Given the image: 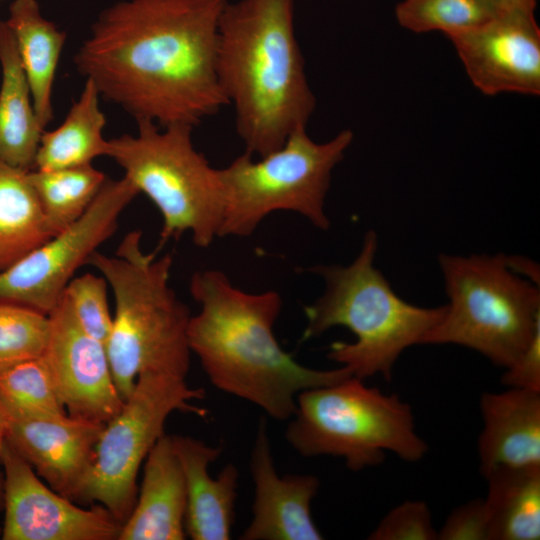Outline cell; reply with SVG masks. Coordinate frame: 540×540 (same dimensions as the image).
<instances>
[{
	"label": "cell",
	"mask_w": 540,
	"mask_h": 540,
	"mask_svg": "<svg viewBox=\"0 0 540 540\" xmlns=\"http://www.w3.org/2000/svg\"><path fill=\"white\" fill-rule=\"evenodd\" d=\"M285 438L303 457L342 458L352 471L381 464L387 451L407 462L428 451L411 406L354 376L300 392Z\"/></svg>",
	"instance_id": "cell-6"
},
{
	"label": "cell",
	"mask_w": 540,
	"mask_h": 540,
	"mask_svg": "<svg viewBox=\"0 0 540 540\" xmlns=\"http://www.w3.org/2000/svg\"><path fill=\"white\" fill-rule=\"evenodd\" d=\"M186 484L172 435L164 434L144 461L135 506L118 540H183Z\"/></svg>",
	"instance_id": "cell-19"
},
{
	"label": "cell",
	"mask_w": 540,
	"mask_h": 540,
	"mask_svg": "<svg viewBox=\"0 0 540 540\" xmlns=\"http://www.w3.org/2000/svg\"><path fill=\"white\" fill-rule=\"evenodd\" d=\"M29 178L51 236L77 221L107 180L92 164L50 171L33 169Z\"/></svg>",
	"instance_id": "cell-25"
},
{
	"label": "cell",
	"mask_w": 540,
	"mask_h": 540,
	"mask_svg": "<svg viewBox=\"0 0 540 540\" xmlns=\"http://www.w3.org/2000/svg\"><path fill=\"white\" fill-rule=\"evenodd\" d=\"M502 383L512 388L540 391V329L520 356L505 368Z\"/></svg>",
	"instance_id": "cell-32"
},
{
	"label": "cell",
	"mask_w": 540,
	"mask_h": 540,
	"mask_svg": "<svg viewBox=\"0 0 540 540\" xmlns=\"http://www.w3.org/2000/svg\"><path fill=\"white\" fill-rule=\"evenodd\" d=\"M29 171L0 161V272L52 237Z\"/></svg>",
	"instance_id": "cell-24"
},
{
	"label": "cell",
	"mask_w": 540,
	"mask_h": 540,
	"mask_svg": "<svg viewBox=\"0 0 540 540\" xmlns=\"http://www.w3.org/2000/svg\"><path fill=\"white\" fill-rule=\"evenodd\" d=\"M4 540H118L122 523L100 504L89 508L45 485L4 441Z\"/></svg>",
	"instance_id": "cell-12"
},
{
	"label": "cell",
	"mask_w": 540,
	"mask_h": 540,
	"mask_svg": "<svg viewBox=\"0 0 540 540\" xmlns=\"http://www.w3.org/2000/svg\"><path fill=\"white\" fill-rule=\"evenodd\" d=\"M534 12L507 7L480 26L447 36L484 95L540 94V28Z\"/></svg>",
	"instance_id": "cell-13"
},
{
	"label": "cell",
	"mask_w": 540,
	"mask_h": 540,
	"mask_svg": "<svg viewBox=\"0 0 540 540\" xmlns=\"http://www.w3.org/2000/svg\"><path fill=\"white\" fill-rule=\"evenodd\" d=\"M480 472L496 467H540V391L512 388L480 397Z\"/></svg>",
	"instance_id": "cell-17"
},
{
	"label": "cell",
	"mask_w": 540,
	"mask_h": 540,
	"mask_svg": "<svg viewBox=\"0 0 540 540\" xmlns=\"http://www.w3.org/2000/svg\"><path fill=\"white\" fill-rule=\"evenodd\" d=\"M136 123V134L108 140L106 156L160 212V247L187 232L196 246L209 247L219 237L223 213L218 169L194 147L192 126Z\"/></svg>",
	"instance_id": "cell-8"
},
{
	"label": "cell",
	"mask_w": 540,
	"mask_h": 540,
	"mask_svg": "<svg viewBox=\"0 0 540 540\" xmlns=\"http://www.w3.org/2000/svg\"><path fill=\"white\" fill-rule=\"evenodd\" d=\"M448 297L440 322L421 344L472 349L509 367L540 329L539 285L514 273L504 254H440Z\"/></svg>",
	"instance_id": "cell-7"
},
{
	"label": "cell",
	"mask_w": 540,
	"mask_h": 540,
	"mask_svg": "<svg viewBox=\"0 0 540 540\" xmlns=\"http://www.w3.org/2000/svg\"><path fill=\"white\" fill-rule=\"evenodd\" d=\"M294 15V0H238L219 19V85L246 152L259 157L306 127L316 107Z\"/></svg>",
	"instance_id": "cell-3"
},
{
	"label": "cell",
	"mask_w": 540,
	"mask_h": 540,
	"mask_svg": "<svg viewBox=\"0 0 540 540\" xmlns=\"http://www.w3.org/2000/svg\"><path fill=\"white\" fill-rule=\"evenodd\" d=\"M204 397L205 391L190 387L185 378L139 375L121 410L105 424L75 503L100 504L123 525L137 500L139 469L165 434L168 417L175 411L206 417L207 410L193 403Z\"/></svg>",
	"instance_id": "cell-10"
},
{
	"label": "cell",
	"mask_w": 540,
	"mask_h": 540,
	"mask_svg": "<svg viewBox=\"0 0 540 540\" xmlns=\"http://www.w3.org/2000/svg\"><path fill=\"white\" fill-rule=\"evenodd\" d=\"M100 98L95 84L85 79L80 96L64 121L51 131H43L33 169L78 167L106 156L108 140L103 136L106 118L100 109Z\"/></svg>",
	"instance_id": "cell-22"
},
{
	"label": "cell",
	"mask_w": 540,
	"mask_h": 540,
	"mask_svg": "<svg viewBox=\"0 0 540 540\" xmlns=\"http://www.w3.org/2000/svg\"><path fill=\"white\" fill-rule=\"evenodd\" d=\"M5 21L16 40L35 113L45 129L54 117L53 86L67 34L42 15L37 0H14Z\"/></svg>",
	"instance_id": "cell-21"
},
{
	"label": "cell",
	"mask_w": 540,
	"mask_h": 540,
	"mask_svg": "<svg viewBox=\"0 0 540 540\" xmlns=\"http://www.w3.org/2000/svg\"><path fill=\"white\" fill-rule=\"evenodd\" d=\"M4 417L6 441L50 488L75 502L105 424L68 414L55 418Z\"/></svg>",
	"instance_id": "cell-15"
},
{
	"label": "cell",
	"mask_w": 540,
	"mask_h": 540,
	"mask_svg": "<svg viewBox=\"0 0 540 540\" xmlns=\"http://www.w3.org/2000/svg\"><path fill=\"white\" fill-rule=\"evenodd\" d=\"M377 249V234L369 230L349 265L310 269L324 280L325 290L305 307L307 324L301 338L306 341L337 326L348 328L355 341L332 343L327 357L363 381L375 375L390 381L400 355L421 344L446 311L445 305L420 307L400 298L374 266Z\"/></svg>",
	"instance_id": "cell-4"
},
{
	"label": "cell",
	"mask_w": 540,
	"mask_h": 540,
	"mask_svg": "<svg viewBox=\"0 0 540 540\" xmlns=\"http://www.w3.org/2000/svg\"><path fill=\"white\" fill-rule=\"evenodd\" d=\"M371 540H438L432 513L420 500H407L390 510L371 532Z\"/></svg>",
	"instance_id": "cell-30"
},
{
	"label": "cell",
	"mask_w": 540,
	"mask_h": 540,
	"mask_svg": "<svg viewBox=\"0 0 540 540\" xmlns=\"http://www.w3.org/2000/svg\"><path fill=\"white\" fill-rule=\"evenodd\" d=\"M226 2L117 1L92 23L75 67L136 122L194 127L228 105L216 71Z\"/></svg>",
	"instance_id": "cell-1"
},
{
	"label": "cell",
	"mask_w": 540,
	"mask_h": 540,
	"mask_svg": "<svg viewBox=\"0 0 540 540\" xmlns=\"http://www.w3.org/2000/svg\"><path fill=\"white\" fill-rule=\"evenodd\" d=\"M0 161L32 170L45 130L35 113L32 94L15 37L0 20Z\"/></svg>",
	"instance_id": "cell-20"
},
{
	"label": "cell",
	"mask_w": 540,
	"mask_h": 540,
	"mask_svg": "<svg viewBox=\"0 0 540 540\" xmlns=\"http://www.w3.org/2000/svg\"><path fill=\"white\" fill-rule=\"evenodd\" d=\"M507 7L492 0H403L395 8L398 24L414 33L446 36L480 26Z\"/></svg>",
	"instance_id": "cell-27"
},
{
	"label": "cell",
	"mask_w": 540,
	"mask_h": 540,
	"mask_svg": "<svg viewBox=\"0 0 540 540\" xmlns=\"http://www.w3.org/2000/svg\"><path fill=\"white\" fill-rule=\"evenodd\" d=\"M189 288L200 305L188 324L189 348L217 389L283 421L294 414L300 392L352 376L343 366H303L281 348L274 334L282 308L277 292H245L216 269L195 272Z\"/></svg>",
	"instance_id": "cell-2"
},
{
	"label": "cell",
	"mask_w": 540,
	"mask_h": 540,
	"mask_svg": "<svg viewBox=\"0 0 540 540\" xmlns=\"http://www.w3.org/2000/svg\"><path fill=\"white\" fill-rule=\"evenodd\" d=\"M505 6L536 8L537 0H492Z\"/></svg>",
	"instance_id": "cell-34"
},
{
	"label": "cell",
	"mask_w": 540,
	"mask_h": 540,
	"mask_svg": "<svg viewBox=\"0 0 540 540\" xmlns=\"http://www.w3.org/2000/svg\"><path fill=\"white\" fill-rule=\"evenodd\" d=\"M438 540H489L483 499L456 507L438 530Z\"/></svg>",
	"instance_id": "cell-31"
},
{
	"label": "cell",
	"mask_w": 540,
	"mask_h": 540,
	"mask_svg": "<svg viewBox=\"0 0 540 540\" xmlns=\"http://www.w3.org/2000/svg\"><path fill=\"white\" fill-rule=\"evenodd\" d=\"M351 130L327 142L312 140L306 127L295 130L276 150L254 160L246 152L218 169L223 213L219 237L251 235L269 214L299 213L315 227L327 230L325 198L334 167L353 141Z\"/></svg>",
	"instance_id": "cell-9"
},
{
	"label": "cell",
	"mask_w": 540,
	"mask_h": 540,
	"mask_svg": "<svg viewBox=\"0 0 540 540\" xmlns=\"http://www.w3.org/2000/svg\"><path fill=\"white\" fill-rule=\"evenodd\" d=\"M5 432H6L5 417L0 407V457H1L2 446L5 441V436H6ZM0 464H1V458H0Z\"/></svg>",
	"instance_id": "cell-35"
},
{
	"label": "cell",
	"mask_w": 540,
	"mask_h": 540,
	"mask_svg": "<svg viewBox=\"0 0 540 540\" xmlns=\"http://www.w3.org/2000/svg\"><path fill=\"white\" fill-rule=\"evenodd\" d=\"M484 477L489 540H539L540 467H496Z\"/></svg>",
	"instance_id": "cell-23"
},
{
	"label": "cell",
	"mask_w": 540,
	"mask_h": 540,
	"mask_svg": "<svg viewBox=\"0 0 540 540\" xmlns=\"http://www.w3.org/2000/svg\"><path fill=\"white\" fill-rule=\"evenodd\" d=\"M141 242V231H131L114 256L97 250L87 262L113 293L115 313L105 348L123 400L143 373L186 378L190 369L192 315L170 286L172 257L146 253Z\"/></svg>",
	"instance_id": "cell-5"
},
{
	"label": "cell",
	"mask_w": 540,
	"mask_h": 540,
	"mask_svg": "<svg viewBox=\"0 0 540 540\" xmlns=\"http://www.w3.org/2000/svg\"><path fill=\"white\" fill-rule=\"evenodd\" d=\"M137 195L124 176L107 179L77 221L0 272V302L49 314L78 268L114 233L121 213Z\"/></svg>",
	"instance_id": "cell-11"
},
{
	"label": "cell",
	"mask_w": 540,
	"mask_h": 540,
	"mask_svg": "<svg viewBox=\"0 0 540 540\" xmlns=\"http://www.w3.org/2000/svg\"><path fill=\"white\" fill-rule=\"evenodd\" d=\"M252 519L241 540H321L311 511L320 481L314 475L276 472L266 421L261 419L250 457Z\"/></svg>",
	"instance_id": "cell-16"
},
{
	"label": "cell",
	"mask_w": 540,
	"mask_h": 540,
	"mask_svg": "<svg viewBox=\"0 0 540 540\" xmlns=\"http://www.w3.org/2000/svg\"><path fill=\"white\" fill-rule=\"evenodd\" d=\"M48 315L50 337L43 357L61 403L71 417L106 424L124 400L105 345L80 327L64 295Z\"/></svg>",
	"instance_id": "cell-14"
},
{
	"label": "cell",
	"mask_w": 540,
	"mask_h": 540,
	"mask_svg": "<svg viewBox=\"0 0 540 540\" xmlns=\"http://www.w3.org/2000/svg\"><path fill=\"white\" fill-rule=\"evenodd\" d=\"M0 407L11 417L67 415L43 355L0 368Z\"/></svg>",
	"instance_id": "cell-26"
},
{
	"label": "cell",
	"mask_w": 540,
	"mask_h": 540,
	"mask_svg": "<svg viewBox=\"0 0 540 540\" xmlns=\"http://www.w3.org/2000/svg\"><path fill=\"white\" fill-rule=\"evenodd\" d=\"M107 288L108 283L101 274L85 273L74 276L63 293L80 327L104 345L113 322Z\"/></svg>",
	"instance_id": "cell-29"
},
{
	"label": "cell",
	"mask_w": 540,
	"mask_h": 540,
	"mask_svg": "<svg viewBox=\"0 0 540 540\" xmlns=\"http://www.w3.org/2000/svg\"><path fill=\"white\" fill-rule=\"evenodd\" d=\"M508 267L516 274L540 286L539 265L527 257L519 255H505Z\"/></svg>",
	"instance_id": "cell-33"
},
{
	"label": "cell",
	"mask_w": 540,
	"mask_h": 540,
	"mask_svg": "<svg viewBox=\"0 0 540 540\" xmlns=\"http://www.w3.org/2000/svg\"><path fill=\"white\" fill-rule=\"evenodd\" d=\"M49 315L20 304L0 302V368L44 354Z\"/></svg>",
	"instance_id": "cell-28"
},
{
	"label": "cell",
	"mask_w": 540,
	"mask_h": 540,
	"mask_svg": "<svg viewBox=\"0 0 540 540\" xmlns=\"http://www.w3.org/2000/svg\"><path fill=\"white\" fill-rule=\"evenodd\" d=\"M186 484L185 531L193 540H228L234 522L239 472L228 463L212 478L210 465L223 447L190 436L172 435Z\"/></svg>",
	"instance_id": "cell-18"
}]
</instances>
